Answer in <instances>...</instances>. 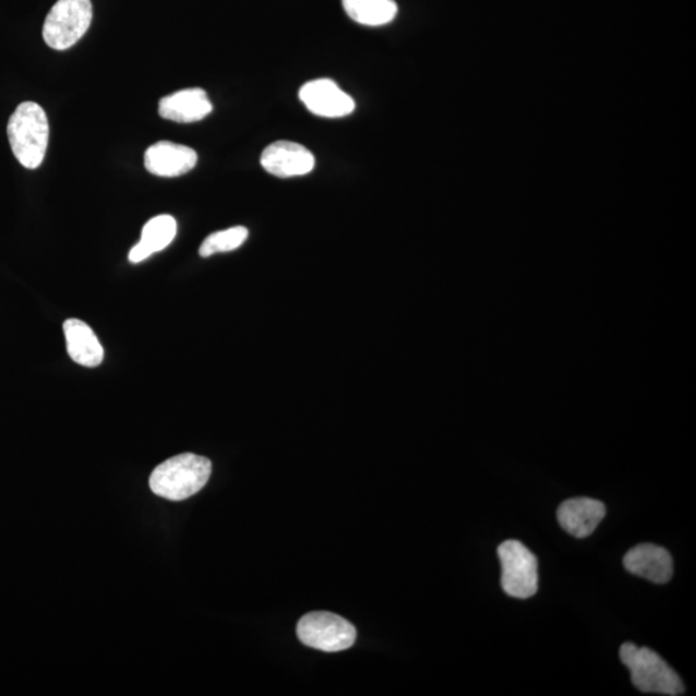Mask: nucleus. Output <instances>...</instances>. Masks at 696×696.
I'll return each mask as SVG.
<instances>
[{
    "instance_id": "4468645a",
    "label": "nucleus",
    "mask_w": 696,
    "mask_h": 696,
    "mask_svg": "<svg viewBox=\"0 0 696 696\" xmlns=\"http://www.w3.org/2000/svg\"><path fill=\"white\" fill-rule=\"evenodd\" d=\"M177 233V223L172 216L160 215L151 219L142 230L140 243L132 248L130 261L140 264L154 253L161 252L172 243Z\"/></svg>"
},
{
    "instance_id": "7ed1b4c3",
    "label": "nucleus",
    "mask_w": 696,
    "mask_h": 696,
    "mask_svg": "<svg viewBox=\"0 0 696 696\" xmlns=\"http://www.w3.org/2000/svg\"><path fill=\"white\" fill-rule=\"evenodd\" d=\"M620 656L631 672L632 683L638 691L648 694L679 696L685 686L679 674L665 660L649 648H638L635 644L622 645Z\"/></svg>"
},
{
    "instance_id": "20e7f679",
    "label": "nucleus",
    "mask_w": 696,
    "mask_h": 696,
    "mask_svg": "<svg viewBox=\"0 0 696 696\" xmlns=\"http://www.w3.org/2000/svg\"><path fill=\"white\" fill-rule=\"evenodd\" d=\"M92 16L91 0H59L47 14L43 39L48 47L65 51L88 32Z\"/></svg>"
},
{
    "instance_id": "0eeeda50",
    "label": "nucleus",
    "mask_w": 696,
    "mask_h": 696,
    "mask_svg": "<svg viewBox=\"0 0 696 696\" xmlns=\"http://www.w3.org/2000/svg\"><path fill=\"white\" fill-rule=\"evenodd\" d=\"M261 166L279 179H290L310 173L315 167V156L296 142L278 141L262 153Z\"/></svg>"
},
{
    "instance_id": "6e6552de",
    "label": "nucleus",
    "mask_w": 696,
    "mask_h": 696,
    "mask_svg": "<svg viewBox=\"0 0 696 696\" xmlns=\"http://www.w3.org/2000/svg\"><path fill=\"white\" fill-rule=\"evenodd\" d=\"M300 99L317 117L344 118L355 110L351 96L331 80H316L302 85Z\"/></svg>"
},
{
    "instance_id": "1a4fd4ad",
    "label": "nucleus",
    "mask_w": 696,
    "mask_h": 696,
    "mask_svg": "<svg viewBox=\"0 0 696 696\" xmlns=\"http://www.w3.org/2000/svg\"><path fill=\"white\" fill-rule=\"evenodd\" d=\"M197 154L194 148L173 144L170 141L156 142L145 153V168L154 176L173 179L194 169Z\"/></svg>"
},
{
    "instance_id": "9d476101",
    "label": "nucleus",
    "mask_w": 696,
    "mask_h": 696,
    "mask_svg": "<svg viewBox=\"0 0 696 696\" xmlns=\"http://www.w3.org/2000/svg\"><path fill=\"white\" fill-rule=\"evenodd\" d=\"M623 564L627 572L652 584L664 585L672 579V556L663 547L638 544L626 553Z\"/></svg>"
},
{
    "instance_id": "f8f14e48",
    "label": "nucleus",
    "mask_w": 696,
    "mask_h": 696,
    "mask_svg": "<svg viewBox=\"0 0 696 696\" xmlns=\"http://www.w3.org/2000/svg\"><path fill=\"white\" fill-rule=\"evenodd\" d=\"M213 111L211 99L202 88H188L166 96L159 103V116L176 123H194Z\"/></svg>"
},
{
    "instance_id": "f03ea898",
    "label": "nucleus",
    "mask_w": 696,
    "mask_h": 696,
    "mask_svg": "<svg viewBox=\"0 0 696 696\" xmlns=\"http://www.w3.org/2000/svg\"><path fill=\"white\" fill-rule=\"evenodd\" d=\"M14 158L27 169L40 167L48 147L49 123L47 113L37 103L17 106L7 125Z\"/></svg>"
},
{
    "instance_id": "ddd939ff",
    "label": "nucleus",
    "mask_w": 696,
    "mask_h": 696,
    "mask_svg": "<svg viewBox=\"0 0 696 696\" xmlns=\"http://www.w3.org/2000/svg\"><path fill=\"white\" fill-rule=\"evenodd\" d=\"M70 358L85 368H96L104 361V348L88 324L77 319L63 323Z\"/></svg>"
},
{
    "instance_id": "9b49d317",
    "label": "nucleus",
    "mask_w": 696,
    "mask_h": 696,
    "mask_svg": "<svg viewBox=\"0 0 696 696\" xmlns=\"http://www.w3.org/2000/svg\"><path fill=\"white\" fill-rule=\"evenodd\" d=\"M605 515V504L592 499L567 500L557 509L561 528L575 538L591 536Z\"/></svg>"
},
{
    "instance_id": "39448f33",
    "label": "nucleus",
    "mask_w": 696,
    "mask_h": 696,
    "mask_svg": "<svg viewBox=\"0 0 696 696\" xmlns=\"http://www.w3.org/2000/svg\"><path fill=\"white\" fill-rule=\"evenodd\" d=\"M502 588L511 598L529 599L538 591V560L528 547L506 541L499 547Z\"/></svg>"
},
{
    "instance_id": "dca6fc26",
    "label": "nucleus",
    "mask_w": 696,
    "mask_h": 696,
    "mask_svg": "<svg viewBox=\"0 0 696 696\" xmlns=\"http://www.w3.org/2000/svg\"><path fill=\"white\" fill-rule=\"evenodd\" d=\"M248 236H250V232L244 226L231 227V229L211 233L203 241L199 253H201L202 257H211L213 254L236 251L245 243Z\"/></svg>"
},
{
    "instance_id": "2eb2a0df",
    "label": "nucleus",
    "mask_w": 696,
    "mask_h": 696,
    "mask_svg": "<svg viewBox=\"0 0 696 696\" xmlns=\"http://www.w3.org/2000/svg\"><path fill=\"white\" fill-rule=\"evenodd\" d=\"M348 17L360 25L382 26L396 17L395 0H343Z\"/></svg>"
},
{
    "instance_id": "423d86ee",
    "label": "nucleus",
    "mask_w": 696,
    "mask_h": 696,
    "mask_svg": "<svg viewBox=\"0 0 696 696\" xmlns=\"http://www.w3.org/2000/svg\"><path fill=\"white\" fill-rule=\"evenodd\" d=\"M297 635L302 644L325 652L350 649L358 636L350 622L326 612L304 615L298 623Z\"/></svg>"
},
{
    "instance_id": "f257e3e1",
    "label": "nucleus",
    "mask_w": 696,
    "mask_h": 696,
    "mask_svg": "<svg viewBox=\"0 0 696 696\" xmlns=\"http://www.w3.org/2000/svg\"><path fill=\"white\" fill-rule=\"evenodd\" d=\"M212 473L208 458L184 453L155 468L151 488L156 495L169 501H184L207 485Z\"/></svg>"
}]
</instances>
